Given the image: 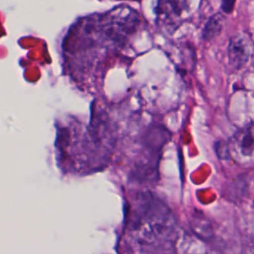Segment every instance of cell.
Returning a JSON list of instances; mask_svg holds the SVG:
<instances>
[{"label":"cell","instance_id":"obj_4","mask_svg":"<svg viewBox=\"0 0 254 254\" xmlns=\"http://www.w3.org/2000/svg\"><path fill=\"white\" fill-rule=\"evenodd\" d=\"M225 23V17L221 13L210 16L204 24L201 31V38L204 41H210L220 35Z\"/></svg>","mask_w":254,"mask_h":254},{"label":"cell","instance_id":"obj_5","mask_svg":"<svg viewBox=\"0 0 254 254\" xmlns=\"http://www.w3.org/2000/svg\"><path fill=\"white\" fill-rule=\"evenodd\" d=\"M186 0H159L157 11L159 16L163 17H179L185 7Z\"/></svg>","mask_w":254,"mask_h":254},{"label":"cell","instance_id":"obj_3","mask_svg":"<svg viewBox=\"0 0 254 254\" xmlns=\"http://www.w3.org/2000/svg\"><path fill=\"white\" fill-rule=\"evenodd\" d=\"M232 151L238 161L250 162L253 156V127L250 123L244 129L238 131L233 137Z\"/></svg>","mask_w":254,"mask_h":254},{"label":"cell","instance_id":"obj_2","mask_svg":"<svg viewBox=\"0 0 254 254\" xmlns=\"http://www.w3.org/2000/svg\"><path fill=\"white\" fill-rule=\"evenodd\" d=\"M252 56L251 38L246 33L233 35L228 42L227 57L229 65L235 69H240L247 65Z\"/></svg>","mask_w":254,"mask_h":254},{"label":"cell","instance_id":"obj_1","mask_svg":"<svg viewBox=\"0 0 254 254\" xmlns=\"http://www.w3.org/2000/svg\"><path fill=\"white\" fill-rule=\"evenodd\" d=\"M175 225L168 206L152 193H140L132 202L128 216V229L135 239L145 244L167 238Z\"/></svg>","mask_w":254,"mask_h":254},{"label":"cell","instance_id":"obj_6","mask_svg":"<svg viewBox=\"0 0 254 254\" xmlns=\"http://www.w3.org/2000/svg\"><path fill=\"white\" fill-rule=\"evenodd\" d=\"M236 0H221V9L225 14L232 12Z\"/></svg>","mask_w":254,"mask_h":254}]
</instances>
